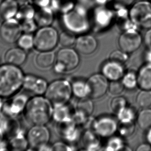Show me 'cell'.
Segmentation results:
<instances>
[{
	"mask_svg": "<svg viewBox=\"0 0 151 151\" xmlns=\"http://www.w3.org/2000/svg\"><path fill=\"white\" fill-rule=\"evenodd\" d=\"M53 106L45 97L36 96L29 99L24 110L25 117L32 125H46L52 118Z\"/></svg>",
	"mask_w": 151,
	"mask_h": 151,
	"instance_id": "cell-1",
	"label": "cell"
},
{
	"mask_svg": "<svg viewBox=\"0 0 151 151\" xmlns=\"http://www.w3.org/2000/svg\"><path fill=\"white\" fill-rule=\"evenodd\" d=\"M24 75L18 66L6 64L0 66V96H12L23 86Z\"/></svg>",
	"mask_w": 151,
	"mask_h": 151,
	"instance_id": "cell-2",
	"label": "cell"
},
{
	"mask_svg": "<svg viewBox=\"0 0 151 151\" xmlns=\"http://www.w3.org/2000/svg\"><path fill=\"white\" fill-rule=\"evenodd\" d=\"M45 94L53 106L66 104L72 95L71 84L65 79L55 80L49 84Z\"/></svg>",
	"mask_w": 151,
	"mask_h": 151,
	"instance_id": "cell-3",
	"label": "cell"
},
{
	"mask_svg": "<svg viewBox=\"0 0 151 151\" xmlns=\"http://www.w3.org/2000/svg\"><path fill=\"white\" fill-rule=\"evenodd\" d=\"M80 56L76 49L63 47L58 51L54 65V71L65 73L76 69L80 64Z\"/></svg>",
	"mask_w": 151,
	"mask_h": 151,
	"instance_id": "cell-4",
	"label": "cell"
},
{
	"mask_svg": "<svg viewBox=\"0 0 151 151\" xmlns=\"http://www.w3.org/2000/svg\"><path fill=\"white\" fill-rule=\"evenodd\" d=\"M129 19L137 28H151V2L141 0L134 4L129 12Z\"/></svg>",
	"mask_w": 151,
	"mask_h": 151,
	"instance_id": "cell-5",
	"label": "cell"
},
{
	"mask_svg": "<svg viewBox=\"0 0 151 151\" xmlns=\"http://www.w3.org/2000/svg\"><path fill=\"white\" fill-rule=\"evenodd\" d=\"M59 34L50 26L41 27L34 36V47L39 52L52 51L58 44Z\"/></svg>",
	"mask_w": 151,
	"mask_h": 151,
	"instance_id": "cell-6",
	"label": "cell"
},
{
	"mask_svg": "<svg viewBox=\"0 0 151 151\" xmlns=\"http://www.w3.org/2000/svg\"><path fill=\"white\" fill-rule=\"evenodd\" d=\"M142 42L141 35L137 29H127L121 34L118 45L121 50L125 52L132 53L139 49Z\"/></svg>",
	"mask_w": 151,
	"mask_h": 151,
	"instance_id": "cell-7",
	"label": "cell"
},
{
	"mask_svg": "<svg viewBox=\"0 0 151 151\" xmlns=\"http://www.w3.org/2000/svg\"><path fill=\"white\" fill-rule=\"evenodd\" d=\"M22 32L21 24L14 18L5 20L0 26V37L8 44L17 42Z\"/></svg>",
	"mask_w": 151,
	"mask_h": 151,
	"instance_id": "cell-8",
	"label": "cell"
},
{
	"mask_svg": "<svg viewBox=\"0 0 151 151\" xmlns=\"http://www.w3.org/2000/svg\"><path fill=\"white\" fill-rule=\"evenodd\" d=\"M29 146L38 150L47 145L50 139V133L45 125H35L29 129L27 135Z\"/></svg>",
	"mask_w": 151,
	"mask_h": 151,
	"instance_id": "cell-9",
	"label": "cell"
},
{
	"mask_svg": "<svg viewBox=\"0 0 151 151\" xmlns=\"http://www.w3.org/2000/svg\"><path fill=\"white\" fill-rule=\"evenodd\" d=\"M118 123L116 120L110 116H103L96 119L93 131L100 137L109 138L118 131Z\"/></svg>",
	"mask_w": 151,
	"mask_h": 151,
	"instance_id": "cell-10",
	"label": "cell"
},
{
	"mask_svg": "<svg viewBox=\"0 0 151 151\" xmlns=\"http://www.w3.org/2000/svg\"><path fill=\"white\" fill-rule=\"evenodd\" d=\"M108 81L102 73L90 76L87 80L90 89L89 96L92 99H99L104 96L108 90Z\"/></svg>",
	"mask_w": 151,
	"mask_h": 151,
	"instance_id": "cell-11",
	"label": "cell"
},
{
	"mask_svg": "<svg viewBox=\"0 0 151 151\" xmlns=\"http://www.w3.org/2000/svg\"><path fill=\"white\" fill-rule=\"evenodd\" d=\"M98 46V43L96 38L92 35H81L76 39V50L83 55H90L94 53Z\"/></svg>",
	"mask_w": 151,
	"mask_h": 151,
	"instance_id": "cell-12",
	"label": "cell"
},
{
	"mask_svg": "<svg viewBox=\"0 0 151 151\" xmlns=\"http://www.w3.org/2000/svg\"><path fill=\"white\" fill-rule=\"evenodd\" d=\"M101 72L108 81L121 80L125 73L124 65L109 60L102 66Z\"/></svg>",
	"mask_w": 151,
	"mask_h": 151,
	"instance_id": "cell-13",
	"label": "cell"
},
{
	"mask_svg": "<svg viewBox=\"0 0 151 151\" xmlns=\"http://www.w3.org/2000/svg\"><path fill=\"white\" fill-rule=\"evenodd\" d=\"M58 124V132L66 140L73 142L79 138L80 131L72 120Z\"/></svg>",
	"mask_w": 151,
	"mask_h": 151,
	"instance_id": "cell-14",
	"label": "cell"
},
{
	"mask_svg": "<svg viewBox=\"0 0 151 151\" xmlns=\"http://www.w3.org/2000/svg\"><path fill=\"white\" fill-rule=\"evenodd\" d=\"M27 57L25 51L19 47H13L8 50L4 57L6 63L19 67L24 63L27 60Z\"/></svg>",
	"mask_w": 151,
	"mask_h": 151,
	"instance_id": "cell-15",
	"label": "cell"
},
{
	"mask_svg": "<svg viewBox=\"0 0 151 151\" xmlns=\"http://www.w3.org/2000/svg\"><path fill=\"white\" fill-rule=\"evenodd\" d=\"M138 86L141 90H151V64L142 65L137 73Z\"/></svg>",
	"mask_w": 151,
	"mask_h": 151,
	"instance_id": "cell-16",
	"label": "cell"
},
{
	"mask_svg": "<svg viewBox=\"0 0 151 151\" xmlns=\"http://www.w3.org/2000/svg\"><path fill=\"white\" fill-rule=\"evenodd\" d=\"M19 8L17 0H3L0 4V17L4 20L13 18L16 16Z\"/></svg>",
	"mask_w": 151,
	"mask_h": 151,
	"instance_id": "cell-17",
	"label": "cell"
},
{
	"mask_svg": "<svg viewBox=\"0 0 151 151\" xmlns=\"http://www.w3.org/2000/svg\"><path fill=\"white\" fill-rule=\"evenodd\" d=\"M56 55L52 51H41L35 58V63L41 69L49 68L55 63Z\"/></svg>",
	"mask_w": 151,
	"mask_h": 151,
	"instance_id": "cell-18",
	"label": "cell"
},
{
	"mask_svg": "<svg viewBox=\"0 0 151 151\" xmlns=\"http://www.w3.org/2000/svg\"><path fill=\"white\" fill-rule=\"evenodd\" d=\"M66 104L53 106L52 118L57 123L72 120V114Z\"/></svg>",
	"mask_w": 151,
	"mask_h": 151,
	"instance_id": "cell-19",
	"label": "cell"
},
{
	"mask_svg": "<svg viewBox=\"0 0 151 151\" xmlns=\"http://www.w3.org/2000/svg\"><path fill=\"white\" fill-rule=\"evenodd\" d=\"M34 18L36 24L40 27L50 26L53 22V12L49 8H41L35 12Z\"/></svg>",
	"mask_w": 151,
	"mask_h": 151,
	"instance_id": "cell-20",
	"label": "cell"
},
{
	"mask_svg": "<svg viewBox=\"0 0 151 151\" xmlns=\"http://www.w3.org/2000/svg\"><path fill=\"white\" fill-rule=\"evenodd\" d=\"M98 135L93 130H87L84 134L83 142L84 147L87 150L96 151L100 149L101 147Z\"/></svg>",
	"mask_w": 151,
	"mask_h": 151,
	"instance_id": "cell-21",
	"label": "cell"
},
{
	"mask_svg": "<svg viewBox=\"0 0 151 151\" xmlns=\"http://www.w3.org/2000/svg\"><path fill=\"white\" fill-rule=\"evenodd\" d=\"M72 94L80 99L87 98L90 96V89L87 81H76L71 84Z\"/></svg>",
	"mask_w": 151,
	"mask_h": 151,
	"instance_id": "cell-22",
	"label": "cell"
},
{
	"mask_svg": "<svg viewBox=\"0 0 151 151\" xmlns=\"http://www.w3.org/2000/svg\"><path fill=\"white\" fill-rule=\"evenodd\" d=\"M137 123L142 129L147 131L151 128V109L143 108L137 116Z\"/></svg>",
	"mask_w": 151,
	"mask_h": 151,
	"instance_id": "cell-23",
	"label": "cell"
},
{
	"mask_svg": "<svg viewBox=\"0 0 151 151\" xmlns=\"http://www.w3.org/2000/svg\"><path fill=\"white\" fill-rule=\"evenodd\" d=\"M116 116L120 122H133L136 117L135 110L133 108L126 106L116 113Z\"/></svg>",
	"mask_w": 151,
	"mask_h": 151,
	"instance_id": "cell-24",
	"label": "cell"
},
{
	"mask_svg": "<svg viewBox=\"0 0 151 151\" xmlns=\"http://www.w3.org/2000/svg\"><path fill=\"white\" fill-rule=\"evenodd\" d=\"M10 145L14 150L23 151L27 149L29 145L27 136H25L23 133H20L18 134L12 140Z\"/></svg>",
	"mask_w": 151,
	"mask_h": 151,
	"instance_id": "cell-25",
	"label": "cell"
},
{
	"mask_svg": "<svg viewBox=\"0 0 151 151\" xmlns=\"http://www.w3.org/2000/svg\"><path fill=\"white\" fill-rule=\"evenodd\" d=\"M29 100L28 97L24 94L19 96L14 99L11 107V111L13 114H18L24 110Z\"/></svg>",
	"mask_w": 151,
	"mask_h": 151,
	"instance_id": "cell-26",
	"label": "cell"
},
{
	"mask_svg": "<svg viewBox=\"0 0 151 151\" xmlns=\"http://www.w3.org/2000/svg\"><path fill=\"white\" fill-rule=\"evenodd\" d=\"M121 81L124 88L129 90H133L138 86L137 73L134 72H125Z\"/></svg>",
	"mask_w": 151,
	"mask_h": 151,
	"instance_id": "cell-27",
	"label": "cell"
},
{
	"mask_svg": "<svg viewBox=\"0 0 151 151\" xmlns=\"http://www.w3.org/2000/svg\"><path fill=\"white\" fill-rule=\"evenodd\" d=\"M125 147L124 141L121 137L112 136L108 139L105 150L107 151H121L124 150Z\"/></svg>",
	"mask_w": 151,
	"mask_h": 151,
	"instance_id": "cell-28",
	"label": "cell"
},
{
	"mask_svg": "<svg viewBox=\"0 0 151 151\" xmlns=\"http://www.w3.org/2000/svg\"><path fill=\"white\" fill-rule=\"evenodd\" d=\"M76 38L73 33L64 31L59 35L58 44L63 47H70L75 45Z\"/></svg>",
	"mask_w": 151,
	"mask_h": 151,
	"instance_id": "cell-29",
	"label": "cell"
},
{
	"mask_svg": "<svg viewBox=\"0 0 151 151\" xmlns=\"http://www.w3.org/2000/svg\"><path fill=\"white\" fill-rule=\"evenodd\" d=\"M136 103L142 109L149 108L151 106V90H141L136 97Z\"/></svg>",
	"mask_w": 151,
	"mask_h": 151,
	"instance_id": "cell-30",
	"label": "cell"
},
{
	"mask_svg": "<svg viewBox=\"0 0 151 151\" xmlns=\"http://www.w3.org/2000/svg\"><path fill=\"white\" fill-rule=\"evenodd\" d=\"M17 43L19 47L25 51H28L34 47V36L29 33H25L21 35Z\"/></svg>",
	"mask_w": 151,
	"mask_h": 151,
	"instance_id": "cell-31",
	"label": "cell"
},
{
	"mask_svg": "<svg viewBox=\"0 0 151 151\" xmlns=\"http://www.w3.org/2000/svg\"><path fill=\"white\" fill-rule=\"evenodd\" d=\"M77 109L83 112L87 116H90L94 110V104L88 97L81 99L77 105Z\"/></svg>",
	"mask_w": 151,
	"mask_h": 151,
	"instance_id": "cell-32",
	"label": "cell"
},
{
	"mask_svg": "<svg viewBox=\"0 0 151 151\" xmlns=\"http://www.w3.org/2000/svg\"><path fill=\"white\" fill-rule=\"evenodd\" d=\"M34 9L32 6L25 4L19 8V10L17 14V18L18 19L26 20L33 19L35 16Z\"/></svg>",
	"mask_w": 151,
	"mask_h": 151,
	"instance_id": "cell-33",
	"label": "cell"
},
{
	"mask_svg": "<svg viewBox=\"0 0 151 151\" xmlns=\"http://www.w3.org/2000/svg\"><path fill=\"white\" fill-rule=\"evenodd\" d=\"M135 131V124L134 121L131 122H120L118 124V131L121 137L127 138L133 135Z\"/></svg>",
	"mask_w": 151,
	"mask_h": 151,
	"instance_id": "cell-34",
	"label": "cell"
},
{
	"mask_svg": "<svg viewBox=\"0 0 151 151\" xmlns=\"http://www.w3.org/2000/svg\"><path fill=\"white\" fill-rule=\"evenodd\" d=\"M128 53L125 52L122 50H116L110 53L109 60L121 63L124 65L129 60Z\"/></svg>",
	"mask_w": 151,
	"mask_h": 151,
	"instance_id": "cell-35",
	"label": "cell"
},
{
	"mask_svg": "<svg viewBox=\"0 0 151 151\" xmlns=\"http://www.w3.org/2000/svg\"><path fill=\"white\" fill-rule=\"evenodd\" d=\"M48 85L49 84L45 79L38 77L32 92L36 96H42L45 94Z\"/></svg>",
	"mask_w": 151,
	"mask_h": 151,
	"instance_id": "cell-36",
	"label": "cell"
},
{
	"mask_svg": "<svg viewBox=\"0 0 151 151\" xmlns=\"http://www.w3.org/2000/svg\"><path fill=\"white\" fill-rule=\"evenodd\" d=\"M126 106H127V99L123 96H116L112 99L110 102L111 109L116 114Z\"/></svg>",
	"mask_w": 151,
	"mask_h": 151,
	"instance_id": "cell-37",
	"label": "cell"
},
{
	"mask_svg": "<svg viewBox=\"0 0 151 151\" xmlns=\"http://www.w3.org/2000/svg\"><path fill=\"white\" fill-rule=\"evenodd\" d=\"M124 88L121 81H114L109 83L108 91L112 95L118 96L123 91Z\"/></svg>",
	"mask_w": 151,
	"mask_h": 151,
	"instance_id": "cell-38",
	"label": "cell"
},
{
	"mask_svg": "<svg viewBox=\"0 0 151 151\" xmlns=\"http://www.w3.org/2000/svg\"><path fill=\"white\" fill-rule=\"evenodd\" d=\"M38 76L33 74H27L24 76L22 87L25 90L32 91Z\"/></svg>",
	"mask_w": 151,
	"mask_h": 151,
	"instance_id": "cell-39",
	"label": "cell"
},
{
	"mask_svg": "<svg viewBox=\"0 0 151 151\" xmlns=\"http://www.w3.org/2000/svg\"><path fill=\"white\" fill-rule=\"evenodd\" d=\"M37 24L35 20H33V19L23 21L22 24H21L22 31L25 33H31L36 29Z\"/></svg>",
	"mask_w": 151,
	"mask_h": 151,
	"instance_id": "cell-40",
	"label": "cell"
},
{
	"mask_svg": "<svg viewBox=\"0 0 151 151\" xmlns=\"http://www.w3.org/2000/svg\"><path fill=\"white\" fill-rule=\"evenodd\" d=\"M52 148L53 151H72L74 150L73 147L62 142H57L54 143Z\"/></svg>",
	"mask_w": 151,
	"mask_h": 151,
	"instance_id": "cell-41",
	"label": "cell"
},
{
	"mask_svg": "<svg viewBox=\"0 0 151 151\" xmlns=\"http://www.w3.org/2000/svg\"><path fill=\"white\" fill-rule=\"evenodd\" d=\"M144 42L147 49H151V28L147 29L145 37Z\"/></svg>",
	"mask_w": 151,
	"mask_h": 151,
	"instance_id": "cell-42",
	"label": "cell"
},
{
	"mask_svg": "<svg viewBox=\"0 0 151 151\" xmlns=\"http://www.w3.org/2000/svg\"><path fill=\"white\" fill-rule=\"evenodd\" d=\"M137 151H151V145L149 143H142L137 147Z\"/></svg>",
	"mask_w": 151,
	"mask_h": 151,
	"instance_id": "cell-43",
	"label": "cell"
},
{
	"mask_svg": "<svg viewBox=\"0 0 151 151\" xmlns=\"http://www.w3.org/2000/svg\"><path fill=\"white\" fill-rule=\"evenodd\" d=\"M50 0H35V4L41 8L46 7L49 4Z\"/></svg>",
	"mask_w": 151,
	"mask_h": 151,
	"instance_id": "cell-44",
	"label": "cell"
},
{
	"mask_svg": "<svg viewBox=\"0 0 151 151\" xmlns=\"http://www.w3.org/2000/svg\"><path fill=\"white\" fill-rule=\"evenodd\" d=\"M145 60L146 63L151 64V49H147L145 54Z\"/></svg>",
	"mask_w": 151,
	"mask_h": 151,
	"instance_id": "cell-45",
	"label": "cell"
},
{
	"mask_svg": "<svg viewBox=\"0 0 151 151\" xmlns=\"http://www.w3.org/2000/svg\"><path fill=\"white\" fill-rule=\"evenodd\" d=\"M146 139L147 143H149L151 145V128L147 130V132L146 134Z\"/></svg>",
	"mask_w": 151,
	"mask_h": 151,
	"instance_id": "cell-46",
	"label": "cell"
},
{
	"mask_svg": "<svg viewBox=\"0 0 151 151\" xmlns=\"http://www.w3.org/2000/svg\"><path fill=\"white\" fill-rule=\"evenodd\" d=\"M1 107H2V101H1V99L0 98V109L1 108Z\"/></svg>",
	"mask_w": 151,
	"mask_h": 151,
	"instance_id": "cell-47",
	"label": "cell"
},
{
	"mask_svg": "<svg viewBox=\"0 0 151 151\" xmlns=\"http://www.w3.org/2000/svg\"><path fill=\"white\" fill-rule=\"evenodd\" d=\"M20 1H27L28 0H20Z\"/></svg>",
	"mask_w": 151,
	"mask_h": 151,
	"instance_id": "cell-48",
	"label": "cell"
}]
</instances>
